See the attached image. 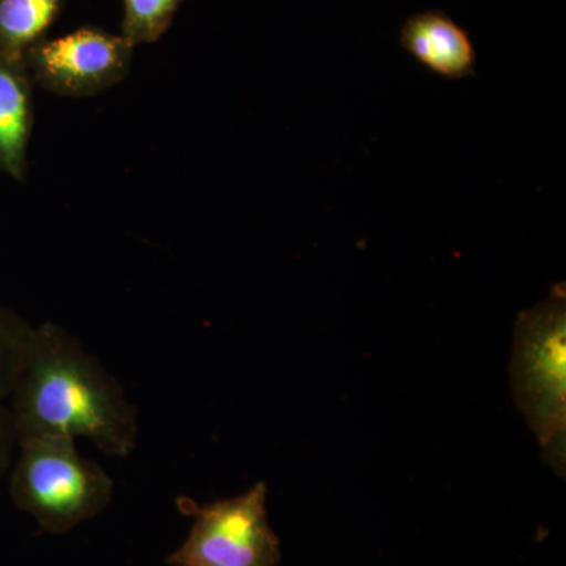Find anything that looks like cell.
<instances>
[{
  "instance_id": "6da1fadb",
  "label": "cell",
  "mask_w": 566,
  "mask_h": 566,
  "mask_svg": "<svg viewBox=\"0 0 566 566\" xmlns=\"http://www.w3.org/2000/svg\"><path fill=\"white\" fill-rule=\"evenodd\" d=\"M9 400L18 444L57 436L87 439L111 457L136 449L137 412L120 382L59 324L33 327Z\"/></svg>"
},
{
  "instance_id": "7a4b0ae2",
  "label": "cell",
  "mask_w": 566,
  "mask_h": 566,
  "mask_svg": "<svg viewBox=\"0 0 566 566\" xmlns=\"http://www.w3.org/2000/svg\"><path fill=\"white\" fill-rule=\"evenodd\" d=\"M510 381L517 408L538 439L547 464L565 476V283H558L549 297L517 316Z\"/></svg>"
},
{
  "instance_id": "277c9868",
  "label": "cell",
  "mask_w": 566,
  "mask_h": 566,
  "mask_svg": "<svg viewBox=\"0 0 566 566\" xmlns=\"http://www.w3.org/2000/svg\"><path fill=\"white\" fill-rule=\"evenodd\" d=\"M268 488L260 482L232 499L199 506L181 499L193 513L191 532L169 557L174 566H277L281 542L268 520Z\"/></svg>"
},
{
  "instance_id": "52a82bcc",
  "label": "cell",
  "mask_w": 566,
  "mask_h": 566,
  "mask_svg": "<svg viewBox=\"0 0 566 566\" xmlns=\"http://www.w3.org/2000/svg\"><path fill=\"white\" fill-rule=\"evenodd\" d=\"M33 128V82L24 61L0 55V170L17 181L28 177Z\"/></svg>"
},
{
  "instance_id": "3957f363",
  "label": "cell",
  "mask_w": 566,
  "mask_h": 566,
  "mask_svg": "<svg viewBox=\"0 0 566 566\" xmlns=\"http://www.w3.org/2000/svg\"><path fill=\"white\" fill-rule=\"evenodd\" d=\"M18 450L11 497L43 531L66 534L109 506L114 480L96 461L77 452L74 439H28Z\"/></svg>"
},
{
  "instance_id": "8fae6325",
  "label": "cell",
  "mask_w": 566,
  "mask_h": 566,
  "mask_svg": "<svg viewBox=\"0 0 566 566\" xmlns=\"http://www.w3.org/2000/svg\"><path fill=\"white\" fill-rule=\"evenodd\" d=\"M18 447L17 433H14L13 419L7 401H0V476L13 463L14 449Z\"/></svg>"
},
{
  "instance_id": "5b68a950",
  "label": "cell",
  "mask_w": 566,
  "mask_h": 566,
  "mask_svg": "<svg viewBox=\"0 0 566 566\" xmlns=\"http://www.w3.org/2000/svg\"><path fill=\"white\" fill-rule=\"evenodd\" d=\"M134 50L122 33L96 28L43 39L24 54L33 84L66 98H91L125 80Z\"/></svg>"
},
{
  "instance_id": "ba28073f",
  "label": "cell",
  "mask_w": 566,
  "mask_h": 566,
  "mask_svg": "<svg viewBox=\"0 0 566 566\" xmlns=\"http://www.w3.org/2000/svg\"><path fill=\"white\" fill-rule=\"evenodd\" d=\"M69 0H0V55L24 61L33 44L46 39Z\"/></svg>"
},
{
  "instance_id": "9c48e42d",
  "label": "cell",
  "mask_w": 566,
  "mask_h": 566,
  "mask_svg": "<svg viewBox=\"0 0 566 566\" xmlns=\"http://www.w3.org/2000/svg\"><path fill=\"white\" fill-rule=\"evenodd\" d=\"M185 0H123L122 36L134 48L156 43L169 31Z\"/></svg>"
},
{
  "instance_id": "30bf717a",
  "label": "cell",
  "mask_w": 566,
  "mask_h": 566,
  "mask_svg": "<svg viewBox=\"0 0 566 566\" xmlns=\"http://www.w3.org/2000/svg\"><path fill=\"white\" fill-rule=\"evenodd\" d=\"M33 326L0 305V401L9 400L20 375Z\"/></svg>"
},
{
  "instance_id": "8992f818",
  "label": "cell",
  "mask_w": 566,
  "mask_h": 566,
  "mask_svg": "<svg viewBox=\"0 0 566 566\" xmlns=\"http://www.w3.org/2000/svg\"><path fill=\"white\" fill-rule=\"evenodd\" d=\"M400 43L416 61L439 76L453 81L474 76V43L469 33L442 11H423L409 18L401 28Z\"/></svg>"
}]
</instances>
